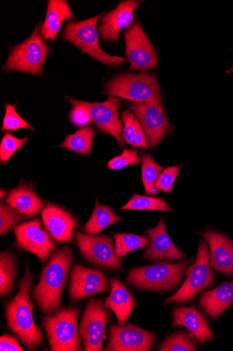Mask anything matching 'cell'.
<instances>
[{
	"mask_svg": "<svg viewBox=\"0 0 233 351\" xmlns=\"http://www.w3.org/2000/svg\"><path fill=\"white\" fill-rule=\"evenodd\" d=\"M16 104L13 106L8 104H5V116L3 120L2 132H13L25 129V128L31 131H35L34 128L17 113L16 111Z\"/></svg>",
	"mask_w": 233,
	"mask_h": 351,
	"instance_id": "34",
	"label": "cell"
},
{
	"mask_svg": "<svg viewBox=\"0 0 233 351\" xmlns=\"http://www.w3.org/2000/svg\"><path fill=\"white\" fill-rule=\"evenodd\" d=\"M50 49L42 38L39 25L24 43L13 47L3 68L4 71H18L42 76Z\"/></svg>",
	"mask_w": 233,
	"mask_h": 351,
	"instance_id": "7",
	"label": "cell"
},
{
	"mask_svg": "<svg viewBox=\"0 0 233 351\" xmlns=\"http://www.w3.org/2000/svg\"><path fill=\"white\" fill-rule=\"evenodd\" d=\"M80 308L61 309L42 318V324L53 351L82 350L81 335L78 329Z\"/></svg>",
	"mask_w": 233,
	"mask_h": 351,
	"instance_id": "4",
	"label": "cell"
},
{
	"mask_svg": "<svg viewBox=\"0 0 233 351\" xmlns=\"http://www.w3.org/2000/svg\"><path fill=\"white\" fill-rule=\"evenodd\" d=\"M195 337L184 330H178L166 338L159 350L161 351H193L197 350Z\"/></svg>",
	"mask_w": 233,
	"mask_h": 351,
	"instance_id": "31",
	"label": "cell"
},
{
	"mask_svg": "<svg viewBox=\"0 0 233 351\" xmlns=\"http://www.w3.org/2000/svg\"><path fill=\"white\" fill-rule=\"evenodd\" d=\"M42 217L46 230L56 243H73V231L79 221L72 214L49 203L42 211Z\"/></svg>",
	"mask_w": 233,
	"mask_h": 351,
	"instance_id": "18",
	"label": "cell"
},
{
	"mask_svg": "<svg viewBox=\"0 0 233 351\" xmlns=\"http://www.w3.org/2000/svg\"><path fill=\"white\" fill-rule=\"evenodd\" d=\"M185 274L186 280L181 288L173 296L166 299L164 304L188 302L213 285L214 275L210 266L208 245L202 240L200 241L196 260L187 269Z\"/></svg>",
	"mask_w": 233,
	"mask_h": 351,
	"instance_id": "8",
	"label": "cell"
},
{
	"mask_svg": "<svg viewBox=\"0 0 233 351\" xmlns=\"http://www.w3.org/2000/svg\"><path fill=\"white\" fill-rule=\"evenodd\" d=\"M233 304V280L224 282L217 289L204 293L198 298L199 306L212 318L221 315Z\"/></svg>",
	"mask_w": 233,
	"mask_h": 351,
	"instance_id": "24",
	"label": "cell"
},
{
	"mask_svg": "<svg viewBox=\"0 0 233 351\" xmlns=\"http://www.w3.org/2000/svg\"><path fill=\"white\" fill-rule=\"evenodd\" d=\"M109 336L107 351H150L156 338L154 332L131 324L111 326Z\"/></svg>",
	"mask_w": 233,
	"mask_h": 351,
	"instance_id": "15",
	"label": "cell"
},
{
	"mask_svg": "<svg viewBox=\"0 0 233 351\" xmlns=\"http://www.w3.org/2000/svg\"><path fill=\"white\" fill-rule=\"evenodd\" d=\"M71 123L75 126L87 125L91 121L87 110L82 107H74L70 114Z\"/></svg>",
	"mask_w": 233,
	"mask_h": 351,
	"instance_id": "39",
	"label": "cell"
},
{
	"mask_svg": "<svg viewBox=\"0 0 233 351\" xmlns=\"http://www.w3.org/2000/svg\"><path fill=\"white\" fill-rule=\"evenodd\" d=\"M141 161L142 180L145 193L150 196H155L159 191L155 186L156 182L163 169L147 153L142 152Z\"/></svg>",
	"mask_w": 233,
	"mask_h": 351,
	"instance_id": "30",
	"label": "cell"
},
{
	"mask_svg": "<svg viewBox=\"0 0 233 351\" xmlns=\"http://www.w3.org/2000/svg\"><path fill=\"white\" fill-rule=\"evenodd\" d=\"M182 166L169 167L163 170L156 182L155 186L157 189L170 194L173 189L176 180L180 173Z\"/></svg>",
	"mask_w": 233,
	"mask_h": 351,
	"instance_id": "38",
	"label": "cell"
},
{
	"mask_svg": "<svg viewBox=\"0 0 233 351\" xmlns=\"http://www.w3.org/2000/svg\"><path fill=\"white\" fill-rule=\"evenodd\" d=\"M104 94L133 102L154 103L162 106V97L156 75L120 74L107 82Z\"/></svg>",
	"mask_w": 233,
	"mask_h": 351,
	"instance_id": "5",
	"label": "cell"
},
{
	"mask_svg": "<svg viewBox=\"0 0 233 351\" xmlns=\"http://www.w3.org/2000/svg\"><path fill=\"white\" fill-rule=\"evenodd\" d=\"M111 313L102 299H89L79 326V334L86 351H101L107 339V326Z\"/></svg>",
	"mask_w": 233,
	"mask_h": 351,
	"instance_id": "9",
	"label": "cell"
},
{
	"mask_svg": "<svg viewBox=\"0 0 233 351\" xmlns=\"http://www.w3.org/2000/svg\"><path fill=\"white\" fill-rule=\"evenodd\" d=\"M210 245L211 266L226 276L233 274V241L217 232L202 234Z\"/></svg>",
	"mask_w": 233,
	"mask_h": 351,
	"instance_id": "21",
	"label": "cell"
},
{
	"mask_svg": "<svg viewBox=\"0 0 233 351\" xmlns=\"http://www.w3.org/2000/svg\"><path fill=\"white\" fill-rule=\"evenodd\" d=\"M185 327L202 344L214 339L207 319L195 306H179L173 311V328Z\"/></svg>",
	"mask_w": 233,
	"mask_h": 351,
	"instance_id": "20",
	"label": "cell"
},
{
	"mask_svg": "<svg viewBox=\"0 0 233 351\" xmlns=\"http://www.w3.org/2000/svg\"><path fill=\"white\" fill-rule=\"evenodd\" d=\"M110 281L111 293L105 305L115 313L118 325L125 326L135 308L136 300L120 279L112 277Z\"/></svg>",
	"mask_w": 233,
	"mask_h": 351,
	"instance_id": "22",
	"label": "cell"
},
{
	"mask_svg": "<svg viewBox=\"0 0 233 351\" xmlns=\"http://www.w3.org/2000/svg\"><path fill=\"white\" fill-rule=\"evenodd\" d=\"M122 119L124 124L123 140L132 147L148 149L146 133L137 117L130 110H126L122 113Z\"/></svg>",
	"mask_w": 233,
	"mask_h": 351,
	"instance_id": "28",
	"label": "cell"
},
{
	"mask_svg": "<svg viewBox=\"0 0 233 351\" xmlns=\"http://www.w3.org/2000/svg\"><path fill=\"white\" fill-rule=\"evenodd\" d=\"M103 16V14H100L78 23L66 22L62 38L105 65L118 67L125 62L124 59L107 53L98 44L96 26L98 21Z\"/></svg>",
	"mask_w": 233,
	"mask_h": 351,
	"instance_id": "6",
	"label": "cell"
},
{
	"mask_svg": "<svg viewBox=\"0 0 233 351\" xmlns=\"http://www.w3.org/2000/svg\"><path fill=\"white\" fill-rule=\"evenodd\" d=\"M128 107L140 121L150 148L172 134L173 124L166 118L161 106L154 103L130 102Z\"/></svg>",
	"mask_w": 233,
	"mask_h": 351,
	"instance_id": "14",
	"label": "cell"
},
{
	"mask_svg": "<svg viewBox=\"0 0 233 351\" xmlns=\"http://www.w3.org/2000/svg\"><path fill=\"white\" fill-rule=\"evenodd\" d=\"M74 239L82 256L88 262L109 270L122 269V262L115 253L110 237L90 235L77 230Z\"/></svg>",
	"mask_w": 233,
	"mask_h": 351,
	"instance_id": "11",
	"label": "cell"
},
{
	"mask_svg": "<svg viewBox=\"0 0 233 351\" xmlns=\"http://www.w3.org/2000/svg\"><path fill=\"white\" fill-rule=\"evenodd\" d=\"M23 217L13 207L8 204L0 205V234H8L15 228Z\"/></svg>",
	"mask_w": 233,
	"mask_h": 351,
	"instance_id": "35",
	"label": "cell"
},
{
	"mask_svg": "<svg viewBox=\"0 0 233 351\" xmlns=\"http://www.w3.org/2000/svg\"><path fill=\"white\" fill-rule=\"evenodd\" d=\"M233 73V66L231 69H230L229 71H227V73Z\"/></svg>",
	"mask_w": 233,
	"mask_h": 351,
	"instance_id": "42",
	"label": "cell"
},
{
	"mask_svg": "<svg viewBox=\"0 0 233 351\" xmlns=\"http://www.w3.org/2000/svg\"><path fill=\"white\" fill-rule=\"evenodd\" d=\"M34 278L26 263L25 274L18 282L19 291L6 306V317L9 329L29 350H36L44 343L42 332L36 326L33 316L35 304L30 301V291Z\"/></svg>",
	"mask_w": 233,
	"mask_h": 351,
	"instance_id": "2",
	"label": "cell"
},
{
	"mask_svg": "<svg viewBox=\"0 0 233 351\" xmlns=\"http://www.w3.org/2000/svg\"><path fill=\"white\" fill-rule=\"evenodd\" d=\"M20 215L29 217L39 215L44 208V202L31 186L20 184L10 191L6 200Z\"/></svg>",
	"mask_w": 233,
	"mask_h": 351,
	"instance_id": "23",
	"label": "cell"
},
{
	"mask_svg": "<svg viewBox=\"0 0 233 351\" xmlns=\"http://www.w3.org/2000/svg\"><path fill=\"white\" fill-rule=\"evenodd\" d=\"M96 131L90 125H87L75 134L66 136L58 147L71 150L75 153L90 156L92 145Z\"/></svg>",
	"mask_w": 233,
	"mask_h": 351,
	"instance_id": "29",
	"label": "cell"
},
{
	"mask_svg": "<svg viewBox=\"0 0 233 351\" xmlns=\"http://www.w3.org/2000/svg\"><path fill=\"white\" fill-rule=\"evenodd\" d=\"M7 195V191L4 189H1L0 191V199H3L4 197H5Z\"/></svg>",
	"mask_w": 233,
	"mask_h": 351,
	"instance_id": "41",
	"label": "cell"
},
{
	"mask_svg": "<svg viewBox=\"0 0 233 351\" xmlns=\"http://www.w3.org/2000/svg\"><path fill=\"white\" fill-rule=\"evenodd\" d=\"M120 210L174 211L168 203L163 199L141 196L138 194L133 195L127 204Z\"/></svg>",
	"mask_w": 233,
	"mask_h": 351,
	"instance_id": "32",
	"label": "cell"
},
{
	"mask_svg": "<svg viewBox=\"0 0 233 351\" xmlns=\"http://www.w3.org/2000/svg\"><path fill=\"white\" fill-rule=\"evenodd\" d=\"M124 36L130 71H151L156 67L158 55L139 21L125 31Z\"/></svg>",
	"mask_w": 233,
	"mask_h": 351,
	"instance_id": "13",
	"label": "cell"
},
{
	"mask_svg": "<svg viewBox=\"0 0 233 351\" xmlns=\"http://www.w3.org/2000/svg\"><path fill=\"white\" fill-rule=\"evenodd\" d=\"M122 220V218L118 217L110 206L100 204L96 199L92 216L82 230L87 234L96 235Z\"/></svg>",
	"mask_w": 233,
	"mask_h": 351,
	"instance_id": "26",
	"label": "cell"
},
{
	"mask_svg": "<svg viewBox=\"0 0 233 351\" xmlns=\"http://www.w3.org/2000/svg\"><path fill=\"white\" fill-rule=\"evenodd\" d=\"M69 294L71 303L109 291L106 274L102 271L75 265L70 274Z\"/></svg>",
	"mask_w": 233,
	"mask_h": 351,
	"instance_id": "16",
	"label": "cell"
},
{
	"mask_svg": "<svg viewBox=\"0 0 233 351\" xmlns=\"http://www.w3.org/2000/svg\"><path fill=\"white\" fill-rule=\"evenodd\" d=\"M193 259L176 264L161 262L131 269L126 282L133 288L149 291H172L182 282Z\"/></svg>",
	"mask_w": 233,
	"mask_h": 351,
	"instance_id": "3",
	"label": "cell"
},
{
	"mask_svg": "<svg viewBox=\"0 0 233 351\" xmlns=\"http://www.w3.org/2000/svg\"><path fill=\"white\" fill-rule=\"evenodd\" d=\"M0 350L1 351H24L17 339L10 335H5L0 338Z\"/></svg>",
	"mask_w": 233,
	"mask_h": 351,
	"instance_id": "40",
	"label": "cell"
},
{
	"mask_svg": "<svg viewBox=\"0 0 233 351\" xmlns=\"http://www.w3.org/2000/svg\"><path fill=\"white\" fill-rule=\"evenodd\" d=\"M141 4V1L128 0L120 3L114 10L105 14L98 28L102 40L106 43L119 40V32L132 24L135 20V11Z\"/></svg>",
	"mask_w": 233,
	"mask_h": 351,
	"instance_id": "19",
	"label": "cell"
},
{
	"mask_svg": "<svg viewBox=\"0 0 233 351\" xmlns=\"http://www.w3.org/2000/svg\"><path fill=\"white\" fill-rule=\"evenodd\" d=\"M142 161L137 149H124L120 156L111 159L108 163L109 170H120L126 167L141 165Z\"/></svg>",
	"mask_w": 233,
	"mask_h": 351,
	"instance_id": "37",
	"label": "cell"
},
{
	"mask_svg": "<svg viewBox=\"0 0 233 351\" xmlns=\"http://www.w3.org/2000/svg\"><path fill=\"white\" fill-rule=\"evenodd\" d=\"M74 107H82L87 110L91 121L103 134L111 135L120 147L125 146L122 137V125L120 119L119 108L122 106L120 98L109 97L102 103H87L65 97Z\"/></svg>",
	"mask_w": 233,
	"mask_h": 351,
	"instance_id": "10",
	"label": "cell"
},
{
	"mask_svg": "<svg viewBox=\"0 0 233 351\" xmlns=\"http://www.w3.org/2000/svg\"><path fill=\"white\" fill-rule=\"evenodd\" d=\"M28 138H18L10 133H6L0 145V162L6 165L17 150L23 147Z\"/></svg>",
	"mask_w": 233,
	"mask_h": 351,
	"instance_id": "36",
	"label": "cell"
},
{
	"mask_svg": "<svg viewBox=\"0 0 233 351\" xmlns=\"http://www.w3.org/2000/svg\"><path fill=\"white\" fill-rule=\"evenodd\" d=\"M74 263V252L65 245L51 254L49 261L42 271L40 282L32 290L31 298L46 315L61 310L62 293Z\"/></svg>",
	"mask_w": 233,
	"mask_h": 351,
	"instance_id": "1",
	"label": "cell"
},
{
	"mask_svg": "<svg viewBox=\"0 0 233 351\" xmlns=\"http://www.w3.org/2000/svg\"><path fill=\"white\" fill-rule=\"evenodd\" d=\"M15 246L19 250L36 255L43 265H46L51 252L57 247L39 219L25 221L14 228Z\"/></svg>",
	"mask_w": 233,
	"mask_h": 351,
	"instance_id": "12",
	"label": "cell"
},
{
	"mask_svg": "<svg viewBox=\"0 0 233 351\" xmlns=\"http://www.w3.org/2000/svg\"><path fill=\"white\" fill-rule=\"evenodd\" d=\"M18 259L14 252L8 250L0 254V295L9 297L14 289Z\"/></svg>",
	"mask_w": 233,
	"mask_h": 351,
	"instance_id": "27",
	"label": "cell"
},
{
	"mask_svg": "<svg viewBox=\"0 0 233 351\" xmlns=\"http://www.w3.org/2000/svg\"><path fill=\"white\" fill-rule=\"evenodd\" d=\"M114 239L115 251L120 258L125 257L132 251L146 247L150 243L148 237L133 234H115Z\"/></svg>",
	"mask_w": 233,
	"mask_h": 351,
	"instance_id": "33",
	"label": "cell"
},
{
	"mask_svg": "<svg viewBox=\"0 0 233 351\" xmlns=\"http://www.w3.org/2000/svg\"><path fill=\"white\" fill-rule=\"evenodd\" d=\"M145 233L149 237L150 245L143 252V259L152 263L159 260L182 262L187 258L186 254L178 249L170 238L164 219H161L154 228L148 229Z\"/></svg>",
	"mask_w": 233,
	"mask_h": 351,
	"instance_id": "17",
	"label": "cell"
},
{
	"mask_svg": "<svg viewBox=\"0 0 233 351\" xmlns=\"http://www.w3.org/2000/svg\"><path fill=\"white\" fill-rule=\"evenodd\" d=\"M66 19H76L68 2L50 0L46 17L41 28L44 39L53 43L59 33L62 22Z\"/></svg>",
	"mask_w": 233,
	"mask_h": 351,
	"instance_id": "25",
	"label": "cell"
}]
</instances>
